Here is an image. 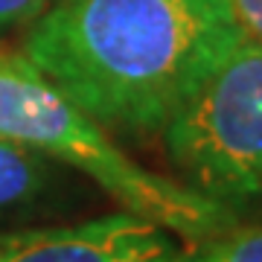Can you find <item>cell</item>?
Returning <instances> with one entry per match:
<instances>
[{
	"label": "cell",
	"mask_w": 262,
	"mask_h": 262,
	"mask_svg": "<svg viewBox=\"0 0 262 262\" xmlns=\"http://www.w3.org/2000/svg\"><path fill=\"white\" fill-rule=\"evenodd\" d=\"M245 38L227 0H56L24 58L122 137H158Z\"/></svg>",
	"instance_id": "6da1fadb"
},
{
	"label": "cell",
	"mask_w": 262,
	"mask_h": 262,
	"mask_svg": "<svg viewBox=\"0 0 262 262\" xmlns=\"http://www.w3.org/2000/svg\"><path fill=\"white\" fill-rule=\"evenodd\" d=\"M0 140L35 149L82 172L117 198L122 210L187 242L236 222V210L131 160L111 131L70 102L24 53L6 50H0Z\"/></svg>",
	"instance_id": "7a4b0ae2"
},
{
	"label": "cell",
	"mask_w": 262,
	"mask_h": 262,
	"mask_svg": "<svg viewBox=\"0 0 262 262\" xmlns=\"http://www.w3.org/2000/svg\"><path fill=\"white\" fill-rule=\"evenodd\" d=\"M160 137L189 189L230 210L262 201V44L245 35Z\"/></svg>",
	"instance_id": "3957f363"
},
{
	"label": "cell",
	"mask_w": 262,
	"mask_h": 262,
	"mask_svg": "<svg viewBox=\"0 0 262 262\" xmlns=\"http://www.w3.org/2000/svg\"><path fill=\"white\" fill-rule=\"evenodd\" d=\"M166 227L128 210L79 225L0 230V262H181Z\"/></svg>",
	"instance_id": "277c9868"
},
{
	"label": "cell",
	"mask_w": 262,
	"mask_h": 262,
	"mask_svg": "<svg viewBox=\"0 0 262 262\" xmlns=\"http://www.w3.org/2000/svg\"><path fill=\"white\" fill-rule=\"evenodd\" d=\"M61 189L64 178L53 158L0 140V222L47 210Z\"/></svg>",
	"instance_id": "5b68a950"
},
{
	"label": "cell",
	"mask_w": 262,
	"mask_h": 262,
	"mask_svg": "<svg viewBox=\"0 0 262 262\" xmlns=\"http://www.w3.org/2000/svg\"><path fill=\"white\" fill-rule=\"evenodd\" d=\"M181 262H262V225H233L189 242Z\"/></svg>",
	"instance_id": "8992f818"
},
{
	"label": "cell",
	"mask_w": 262,
	"mask_h": 262,
	"mask_svg": "<svg viewBox=\"0 0 262 262\" xmlns=\"http://www.w3.org/2000/svg\"><path fill=\"white\" fill-rule=\"evenodd\" d=\"M47 6L50 0H0V35L9 29L32 27Z\"/></svg>",
	"instance_id": "52a82bcc"
},
{
	"label": "cell",
	"mask_w": 262,
	"mask_h": 262,
	"mask_svg": "<svg viewBox=\"0 0 262 262\" xmlns=\"http://www.w3.org/2000/svg\"><path fill=\"white\" fill-rule=\"evenodd\" d=\"M248 38L262 44V0H227Z\"/></svg>",
	"instance_id": "ba28073f"
}]
</instances>
